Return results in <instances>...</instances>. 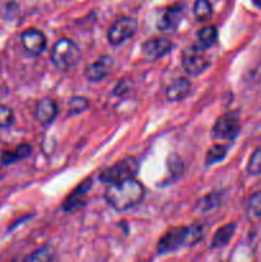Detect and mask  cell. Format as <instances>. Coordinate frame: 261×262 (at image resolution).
I'll use <instances>...</instances> for the list:
<instances>
[{
  "label": "cell",
  "instance_id": "1",
  "mask_svg": "<svg viewBox=\"0 0 261 262\" xmlns=\"http://www.w3.org/2000/svg\"><path fill=\"white\" fill-rule=\"evenodd\" d=\"M205 234V228L200 224L176 227L169 229L158 242L159 255H169L184 247H193L201 242Z\"/></svg>",
  "mask_w": 261,
  "mask_h": 262
},
{
  "label": "cell",
  "instance_id": "2",
  "mask_svg": "<svg viewBox=\"0 0 261 262\" xmlns=\"http://www.w3.org/2000/svg\"><path fill=\"white\" fill-rule=\"evenodd\" d=\"M145 187L132 178L120 183L109 184L105 199L114 210L125 211L141 204L145 199Z\"/></svg>",
  "mask_w": 261,
  "mask_h": 262
},
{
  "label": "cell",
  "instance_id": "3",
  "mask_svg": "<svg viewBox=\"0 0 261 262\" xmlns=\"http://www.w3.org/2000/svg\"><path fill=\"white\" fill-rule=\"evenodd\" d=\"M81 59V49L69 38H60L51 49V61L59 71H69Z\"/></svg>",
  "mask_w": 261,
  "mask_h": 262
},
{
  "label": "cell",
  "instance_id": "4",
  "mask_svg": "<svg viewBox=\"0 0 261 262\" xmlns=\"http://www.w3.org/2000/svg\"><path fill=\"white\" fill-rule=\"evenodd\" d=\"M138 163L135 158H127L118 161L100 174V181L106 184H115L132 179L137 176Z\"/></svg>",
  "mask_w": 261,
  "mask_h": 262
},
{
  "label": "cell",
  "instance_id": "5",
  "mask_svg": "<svg viewBox=\"0 0 261 262\" xmlns=\"http://www.w3.org/2000/svg\"><path fill=\"white\" fill-rule=\"evenodd\" d=\"M210 66V60L204 53V48L188 46L182 53V67L189 76H200Z\"/></svg>",
  "mask_w": 261,
  "mask_h": 262
},
{
  "label": "cell",
  "instance_id": "6",
  "mask_svg": "<svg viewBox=\"0 0 261 262\" xmlns=\"http://www.w3.org/2000/svg\"><path fill=\"white\" fill-rule=\"evenodd\" d=\"M241 130L240 118L235 113H229L216 120V123L212 127V137L216 140L233 141L237 138Z\"/></svg>",
  "mask_w": 261,
  "mask_h": 262
},
{
  "label": "cell",
  "instance_id": "7",
  "mask_svg": "<svg viewBox=\"0 0 261 262\" xmlns=\"http://www.w3.org/2000/svg\"><path fill=\"white\" fill-rule=\"evenodd\" d=\"M137 32V20L132 17H122L113 23L107 31V41L117 46L127 41Z\"/></svg>",
  "mask_w": 261,
  "mask_h": 262
},
{
  "label": "cell",
  "instance_id": "8",
  "mask_svg": "<svg viewBox=\"0 0 261 262\" xmlns=\"http://www.w3.org/2000/svg\"><path fill=\"white\" fill-rule=\"evenodd\" d=\"M174 48V43L169 38L154 37L146 40L141 45V53L142 56L147 60H158L170 53Z\"/></svg>",
  "mask_w": 261,
  "mask_h": 262
},
{
  "label": "cell",
  "instance_id": "9",
  "mask_svg": "<svg viewBox=\"0 0 261 262\" xmlns=\"http://www.w3.org/2000/svg\"><path fill=\"white\" fill-rule=\"evenodd\" d=\"M20 42L26 53L31 56L41 55L46 49L45 35L35 28L25 31L20 36Z\"/></svg>",
  "mask_w": 261,
  "mask_h": 262
},
{
  "label": "cell",
  "instance_id": "10",
  "mask_svg": "<svg viewBox=\"0 0 261 262\" xmlns=\"http://www.w3.org/2000/svg\"><path fill=\"white\" fill-rule=\"evenodd\" d=\"M113 67H114V59L109 55H102L96 61L86 67L84 76L91 82L102 81V79L109 76Z\"/></svg>",
  "mask_w": 261,
  "mask_h": 262
},
{
  "label": "cell",
  "instance_id": "11",
  "mask_svg": "<svg viewBox=\"0 0 261 262\" xmlns=\"http://www.w3.org/2000/svg\"><path fill=\"white\" fill-rule=\"evenodd\" d=\"M184 8L183 5L176 4L168 7L160 14L158 19V28L163 32H170L174 31L181 23L182 17H183Z\"/></svg>",
  "mask_w": 261,
  "mask_h": 262
},
{
  "label": "cell",
  "instance_id": "12",
  "mask_svg": "<svg viewBox=\"0 0 261 262\" xmlns=\"http://www.w3.org/2000/svg\"><path fill=\"white\" fill-rule=\"evenodd\" d=\"M92 188V179H86L84 182H82L68 197L64 201L63 204V210L67 212H72L74 210H78L86 204V197L89 194L90 189Z\"/></svg>",
  "mask_w": 261,
  "mask_h": 262
},
{
  "label": "cell",
  "instance_id": "13",
  "mask_svg": "<svg viewBox=\"0 0 261 262\" xmlns=\"http://www.w3.org/2000/svg\"><path fill=\"white\" fill-rule=\"evenodd\" d=\"M58 115V106H56L55 101L53 99H41L40 101L36 104L35 109V117L41 124L49 125L54 122V119Z\"/></svg>",
  "mask_w": 261,
  "mask_h": 262
},
{
  "label": "cell",
  "instance_id": "14",
  "mask_svg": "<svg viewBox=\"0 0 261 262\" xmlns=\"http://www.w3.org/2000/svg\"><path fill=\"white\" fill-rule=\"evenodd\" d=\"M192 91V83L187 78H177L166 89V99L170 102H178L189 96Z\"/></svg>",
  "mask_w": 261,
  "mask_h": 262
},
{
  "label": "cell",
  "instance_id": "15",
  "mask_svg": "<svg viewBox=\"0 0 261 262\" xmlns=\"http://www.w3.org/2000/svg\"><path fill=\"white\" fill-rule=\"evenodd\" d=\"M235 228H237V225L234 223H229V224H225L223 227H220L215 232L214 237H212L211 248H220L227 246L233 238V235H234Z\"/></svg>",
  "mask_w": 261,
  "mask_h": 262
},
{
  "label": "cell",
  "instance_id": "16",
  "mask_svg": "<svg viewBox=\"0 0 261 262\" xmlns=\"http://www.w3.org/2000/svg\"><path fill=\"white\" fill-rule=\"evenodd\" d=\"M31 151H32V147L27 143H22L18 147H15L13 151H4L2 152V163L3 164H13L18 160H22V159H26L27 156L31 155Z\"/></svg>",
  "mask_w": 261,
  "mask_h": 262
},
{
  "label": "cell",
  "instance_id": "17",
  "mask_svg": "<svg viewBox=\"0 0 261 262\" xmlns=\"http://www.w3.org/2000/svg\"><path fill=\"white\" fill-rule=\"evenodd\" d=\"M53 250L49 246H42L26 257L20 258V262H53Z\"/></svg>",
  "mask_w": 261,
  "mask_h": 262
},
{
  "label": "cell",
  "instance_id": "18",
  "mask_svg": "<svg viewBox=\"0 0 261 262\" xmlns=\"http://www.w3.org/2000/svg\"><path fill=\"white\" fill-rule=\"evenodd\" d=\"M217 40V30L215 26H206L199 31V41L201 48H211Z\"/></svg>",
  "mask_w": 261,
  "mask_h": 262
},
{
  "label": "cell",
  "instance_id": "19",
  "mask_svg": "<svg viewBox=\"0 0 261 262\" xmlns=\"http://www.w3.org/2000/svg\"><path fill=\"white\" fill-rule=\"evenodd\" d=\"M194 17L199 22H205L212 14V5L209 0H196L193 5Z\"/></svg>",
  "mask_w": 261,
  "mask_h": 262
},
{
  "label": "cell",
  "instance_id": "20",
  "mask_svg": "<svg viewBox=\"0 0 261 262\" xmlns=\"http://www.w3.org/2000/svg\"><path fill=\"white\" fill-rule=\"evenodd\" d=\"M89 106H90L89 99H86V97L83 96H74L69 100L68 109H67L68 110V113H67V115H68V117H74V115L77 114H81V113H83L84 110L89 109Z\"/></svg>",
  "mask_w": 261,
  "mask_h": 262
},
{
  "label": "cell",
  "instance_id": "21",
  "mask_svg": "<svg viewBox=\"0 0 261 262\" xmlns=\"http://www.w3.org/2000/svg\"><path fill=\"white\" fill-rule=\"evenodd\" d=\"M228 152V148L223 145H215L212 147L209 148V151L206 152V158H205V161H206V165H214V164L220 163L223 159H225Z\"/></svg>",
  "mask_w": 261,
  "mask_h": 262
},
{
  "label": "cell",
  "instance_id": "22",
  "mask_svg": "<svg viewBox=\"0 0 261 262\" xmlns=\"http://www.w3.org/2000/svg\"><path fill=\"white\" fill-rule=\"evenodd\" d=\"M247 212L250 216L261 217V191L250 196L247 201Z\"/></svg>",
  "mask_w": 261,
  "mask_h": 262
},
{
  "label": "cell",
  "instance_id": "23",
  "mask_svg": "<svg viewBox=\"0 0 261 262\" xmlns=\"http://www.w3.org/2000/svg\"><path fill=\"white\" fill-rule=\"evenodd\" d=\"M247 171L250 176L261 174V148L253 151L247 164Z\"/></svg>",
  "mask_w": 261,
  "mask_h": 262
},
{
  "label": "cell",
  "instance_id": "24",
  "mask_svg": "<svg viewBox=\"0 0 261 262\" xmlns=\"http://www.w3.org/2000/svg\"><path fill=\"white\" fill-rule=\"evenodd\" d=\"M220 204V194L219 193H210L207 196H205L204 199L200 200L199 206L202 211H207V210L215 209L217 205Z\"/></svg>",
  "mask_w": 261,
  "mask_h": 262
},
{
  "label": "cell",
  "instance_id": "25",
  "mask_svg": "<svg viewBox=\"0 0 261 262\" xmlns=\"http://www.w3.org/2000/svg\"><path fill=\"white\" fill-rule=\"evenodd\" d=\"M14 123V113L10 107L0 105V128H9Z\"/></svg>",
  "mask_w": 261,
  "mask_h": 262
},
{
  "label": "cell",
  "instance_id": "26",
  "mask_svg": "<svg viewBox=\"0 0 261 262\" xmlns=\"http://www.w3.org/2000/svg\"><path fill=\"white\" fill-rule=\"evenodd\" d=\"M252 3L255 7H257L258 9H261V0H252Z\"/></svg>",
  "mask_w": 261,
  "mask_h": 262
},
{
  "label": "cell",
  "instance_id": "27",
  "mask_svg": "<svg viewBox=\"0 0 261 262\" xmlns=\"http://www.w3.org/2000/svg\"><path fill=\"white\" fill-rule=\"evenodd\" d=\"M12 262H20V258H15V260H13Z\"/></svg>",
  "mask_w": 261,
  "mask_h": 262
},
{
  "label": "cell",
  "instance_id": "28",
  "mask_svg": "<svg viewBox=\"0 0 261 262\" xmlns=\"http://www.w3.org/2000/svg\"><path fill=\"white\" fill-rule=\"evenodd\" d=\"M0 177H2V173H0Z\"/></svg>",
  "mask_w": 261,
  "mask_h": 262
}]
</instances>
